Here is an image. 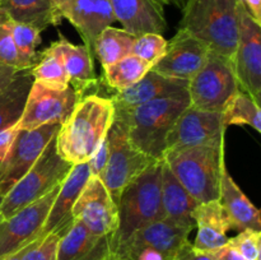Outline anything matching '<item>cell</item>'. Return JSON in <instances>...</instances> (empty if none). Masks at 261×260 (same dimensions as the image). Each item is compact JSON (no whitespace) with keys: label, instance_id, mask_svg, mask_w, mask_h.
I'll return each mask as SVG.
<instances>
[{"label":"cell","instance_id":"obj_24","mask_svg":"<svg viewBox=\"0 0 261 260\" xmlns=\"http://www.w3.org/2000/svg\"><path fill=\"white\" fill-rule=\"evenodd\" d=\"M219 200L231 219L232 229L261 231L260 211L247 199L244 191L234 183L227 168H224L222 173Z\"/></svg>","mask_w":261,"mask_h":260},{"label":"cell","instance_id":"obj_46","mask_svg":"<svg viewBox=\"0 0 261 260\" xmlns=\"http://www.w3.org/2000/svg\"><path fill=\"white\" fill-rule=\"evenodd\" d=\"M158 3H161V4L162 5H168L170 4V3H168V0H157Z\"/></svg>","mask_w":261,"mask_h":260},{"label":"cell","instance_id":"obj_12","mask_svg":"<svg viewBox=\"0 0 261 260\" xmlns=\"http://www.w3.org/2000/svg\"><path fill=\"white\" fill-rule=\"evenodd\" d=\"M233 68L241 91L260 102L261 97V24L256 23L241 2L239 42Z\"/></svg>","mask_w":261,"mask_h":260},{"label":"cell","instance_id":"obj_4","mask_svg":"<svg viewBox=\"0 0 261 260\" xmlns=\"http://www.w3.org/2000/svg\"><path fill=\"white\" fill-rule=\"evenodd\" d=\"M162 161L152 163L122 190L117 200L119 224L110 239V254L135 232L165 218L161 201Z\"/></svg>","mask_w":261,"mask_h":260},{"label":"cell","instance_id":"obj_17","mask_svg":"<svg viewBox=\"0 0 261 260\" xmlns=\"http://www.w3.org/2000/svg\"><path fill=\"white\" fill-rule=\"evenodd\" d=\"M60 14L78 31L92 56L99 33L116 20L110 0H66Z\"/></svg>","mask_w":261,"mask_h":260},{"label":"cell","instance_id":"obj_31","mask_svg":"<svg viewBox=\"0 0 261 260\" xmlns=\"http://www.w3.org/2000/svg\"><path fill=\"white\" fill-rule=\"evenodd\" d=\"M222 115L226 126L249 125L257 133L261 132L260 102L241 89L232 97Z\"/></svg>","mask_w":261,"mask_h":260},{"label":"cell","instance_id":"obj_15","mask_svg":"<svg viewBox=\"0 0 261 260\" xmlns=\"http://www.w3.org/2000/svg\"><path fill=\"white\" fill-rule=\"evenodd\" d=\"M209 48L188 31L178 28L176 35L167 42L165 55L152 70L171 78L190 81L204 65Z\"/></svg>","mask_w":261,"mask_h":260},{"label":"cell","instance_id":"obj_43","mask_svg":"<svg viewBox=\"0 0 261 260\" xmlns=\"http://www.w3.org/2000/svg\"><path fill=\"white\" fill-rule=\"evenodd\" d=\"M23 251H24V247H23L22 250H19V251L14 252V254L8 255V256H5V257H2L0 260H20V259H22Z\"/></svg>","mask_w":261,"mask_h":260},{"label":"cell","instance_id":"obj_34","mask_svg":"<svg viewBox=\"0 0 261 260\" xmlns=\"http://www.w3.org/2000/svg\"><path fill=\"white\" fill-rule=\"evenodd\" d=\"M64 233L63 231H51L45 236H38L24 247L20 260H56L59 242Z\"/></svg>","mask_w":261,"mask_h":260},{"label":"cell","instance_id":"obj_21","mask_svg":"<svg viewBox=\"0 0 261 260\" xmlns=\"http://www.w3.org/2000/svg\"><path fill=\"white\" fill-rule=\"evenodd\" d=\"M194 222L198 227L193 246L200 251H211L228 242L227 232L232 229L231 219L221 200L200 203L193 213Z\"/></svg>","mask_w":261,"mask_h":260},{"label":"cell","instance_id":"obj_39","mask_svg":"<svg viewBox=\"0 0 261 260\" xmlns=\"http://www.w3.org/2000/svg\"><path fill=\"white\" fill-rule=\"evenodd\" d=\"M18 132L19 130L17 129V125H13V126L0 132V163L3 162L5 155L8 154V152L12 148L13 143H14L15 138H17Z\"/></svg>","mask_w":261,"mask_h":260},{"label":"cell","instance_id":"obj_28","mask_svg":"<svg viewBox=\"0 0 261 260\" xmlns=\"http://www.w3.org/2000/svg\"><path fill=\"white\" fill-rule=\"evenodd\" d=\"M135 37L122 28L107 27L94 42V56L99 59L102 68L112 65L132 54Z\"/></svg>","mask_w":261,"mask_h":260},{"label":"cell","instance_id":"obj_19","mask_svg":"<svg viewBox=\"0 0 261 260\" xmlns=\"http://www.w3.org/2000/svg\"><path fill=\"white\" fill-rule=\"evenodd\" d=\"M91 177L88 163L73 165L66 177L60 184L56 198L54 200L40 236L50 233L51 231L66 232L73 224V205L83 190L84 185Z\"/></svg>","mask_w":261,"mask_h":260},{"label":"cell","instance_id":"obj_3","mask_svg":"<svg viewBox=\"0 0 261 260\" xmlns=\"http://www.w3.org/2000/svg\"><path fill=\"white\" fill-rule=\"evenodd\" d=\"M241 0H189L180 27L213 53L233 61L239 42Z\"/></svg>","mask_w":261,"mask_h":260},{"label":"cell","instance_id":"obj_1","mask_svg":"<svg viewBox=\"0 0 261 260\" xmlns=\"http://www.w3.org/2000/svg\"><path fill=\"white\" fill-rule=\"evenodd\" d=\"M114 119L109 97L86 94L79 98L55 137L59 155L71 165L87 162L106 139Z\"/></svg>","mask_w":261,"mask_h":260},{"label":"cell","instance_id":"obj_25","mask_svg":"<svg viewBox=\"0 0 261 260\" xmlns=\"http://www.w3.org/2000/svg\"><path fill=\"white\" fill-rule=\"evenodd\" d=\"M161 201L165 218L184 224L195 227L193 213L198 201L186 191L170 170L165 161H162V177H161Z\"/></svg>","mask_w":261,"mask_h":260},{"label":"cell","instance_id":"obj_26","mask_svg":"<svg viewBox=\"0 0 261 260\" xmlns=\"http://www.w3.org/2000/svg\"><path fill=\"white\" fill-rule=\"evenodd\" d=\"M0 15L33 25L41 32L47 27H58L63 20L51 0H0Z\"/></svg>","mask_w":261,"mask_h":260},{"label":"cell","instance_id":"obj_44","mask_svg":"<svg viewBox=\"0 0 261 260\" xmlns=\"http://www.w3.org/2000/svg\"><path fill=\"white\" fill-rule=\"evenodd\" d=\"M168 3L172 5H175V7H177L180 10H182L184 7H185V3H184V0H168Z\"/></svg>","mask_w":261,"mask_h":260},{"label":"cell","instance_id":"obj_47","mask_svg":"<svg viewBox=\"0 0 261 260\" xmlns=\"http://www.w3.org/2000/svg\"><path fill=\"white\" fill-rule=\"evenodd\" d=\"M2 200H3V194L0 193V204H2Z\"/></svg>","mask_w":261,"mask_h":260},{"label":"cell","instance_id":"obj_6","mask_svg":"<svg viewBox=\"0 0 261 260\" xmlns=\"http://www.w3.org/2000/svg\"><path fill=\"white\" fill-rule=\"evenodd\" d=\"M55 137L46 145L42 154L38 157L30 171L3 196L0 204V221L42 198L60 185L66 177L73 165L59 155Z\"/></svg>","mask_w":261,"mask_h":260},{"label":"cell","instance_id":"obj_18","mask_svg":"<svg viewBox=\"0 0 261 260\" xmlns=\"http://www.w3.org/2000/svg\"><path fill=\"white\" fill-rule=\"evenodd\" d=\"M115 19L134 37L167 30L165 5L157 0H110Z\"/></svg>","mask_w":261,"mask_h":260},{"label":"cell","instance_id":"obj_13","mask_svg":"<svg viewBox=\"0 0 261 260\" xmlns=\"http://www.w3.org/2000/svg\"><path fill=\"white\" fill-rule=\"evenodd\" d=\"M59 129L60 124H50L18 132L12 148L0 163V193L3 196L35 165Z\"/></svg>","mask_w":261,"mask_h":260},{"label":"cell","instance_id":"obj_22","mask_svg":"<svg viewBox=\"0 0 261 260\" xmlns=\"http://www.w3.org/2000/svg\"><path fill=\"white\" fill-rule=\"evenodd\" d=\"M109 255V237L92 233L82 222L74 219L59 242L56 260H107Z\"/></svg>","mask_w":261,"mask_h":260},{"label":"cell","instance_id":"obj_41","mask_svg":"<svg viewBox=\"0 0 261 260\" xmlns=\"http://www.w3.org/2000/svg\"><path fill=\"white\" fill-rule=\"evenodd\" d=\"M254 20L261 24V0H241Z\"/></svg>","mask_w":261,"mask_h":260},{"label":"cell","instance_id":"obj_7","mask_svg":"<svg viewBox=\"0 0 261 260\" xmlns=\"http://www.w3.org/2000/svg\"><path fill=\"white\" fill-rule=\"evenodd\" d=\"M240 91L233 61L209 51L204 65L189 81L190 106L211 112H223Z\"/></svg>","mask_w":261,"mask_h":260},{"label":"cell","instance_id":"obj_35","mask_svg":"<svg viewBox=\"0 0 261 260\" xmlns=\"http://www.w3.org/2000/svg\"><path fill=\"white\" fill-rule=\"evenodd\" d=\"M0 65L8 66L17 71L31 69L18 53L3 15H0Z\"/></svg>","mask_w":261,"mask_h":260},{"label":"cell","instance_id":"obj_27","mask_svg":"<svg viewBox=\"0 0 261 260\" xmlns=\"http://www.w3.org/2000/svg\"><path fill=\"white\" fill-rule=\"evenodd\" d=\"M32 83L30 70H20L0 92V132L15 125L20 119Z\"/></svg>","mask_w":261,"mask_h":260},{"label":"cell","instance_id":"obj_2","mask_svg":"<svg viewBox=\"0 0 261 260\" xmlns=\"http://www.w3.org/2000/svg\"><path fill=\"white\" fill-rule=\"evenodd\" d=\"M190 106L189 94L154 99L125 112H115V121L126 133L127 139L140 152L162 161L166 139L181 112Z\"/></svg>","mask_w":261,"mask_h":260},{"label":"cell","instance_id":"obj_37","mask_svg":"<svg viewBox=\"0 0 261 260\" xmlns=\"http://www.w3.org/2000/svg\"><path fill=\"white\" fill-rule=\"evenodd\" d=\"M109 139L103 140L101 143V145L98 147V149L92 154V157L87 161L88 163V168L89 172H91V176H99L101 172L103 171L105 166H106L107 162V157H109Z\"/></svg>","mask_w":261,"mask_h":260},{"label":"cell","instance_id":"obj_29","mask_svg":"<svg viewBox=\"0 0 261 260\" xmlns=\"http://www.w3.org/2000/svg\"><path fill=\"white\" fill-rule=\"evenodd\" d=\"M150 69L152 65L130 54L117 63L103 68V82L115 92L124 91L139 82Z\"/></svg>","mask_w":261,"mask_h":260},{"label":"cell","instance_id":"obj_32","mask_svg":"<svg viewBox=\"0 0 261 260\" xmlns=\"http://www.w3.org/2000/svg\"><path fill=\"white\" fill-rule=\"evenodd\" d=\"M4 18L5 24H7L18 53L22 56L23 60L28 64V66L32 68L38 59V53L36 51V47L41 43V31L33 25L15 22L7 17Z\"/></svg>","mask_w":261,"mask_h":260},{"label":"cell","instance_id":"obj_33","mask_svg":"<svg viewBox=\"0 0 261 260\" xmlns=\"http://www.w3.org/2000/svg\"><path fill=\"white\" fill-rule=\"evenodd\" d=\"M167 41L160 33H145L135 37L132 47L133 55L138 56L149 65H155L165 55Z\"/></svg>","mask_w":261,"mask_h":260},{"label":"cell","instance_id":"obj_30","mask_svg":"<svg viewBox=\"0 0 261 260\" xmlns=\"http://www.w3.org/2000/svg\"><path fill=\"white\" fill-rule=\"evenodd\" d=\"M33 82L53 89H65L70 87L68 74L60 55L51 46L38 54L35 65L30 69Z\"/></svg>","mask_w":261,"mask_h":260},{"label":"cell","instance_id":"obj_10","mask_svg":"<svg viewBox=\"0 0 261 260\" xmlns=\"http://www.w3.org/2000/svg\"><path fill=\"white\" fill-rule=\"evenodd\" d=\"M78 102L71 87L53 89L33 82L25 99L22 116L18 120V130H33L43 125L63 124Z\"/></svg>","mask_w":261,"mask_h":260},{"label":"cell","instance_id":"obj_40","mask_svg":"<svg viewBox=\"0 0 261 260\" xmlns=\"http://www.w3.org/2000/svg\"><path fill=\"white\" fill-rule=\"evenodd\" d=\"M205 252H208L214 260H245L244 256L233 246H231L228 242L226 245H223V246L218 247V249H214Z\"/></svg>","mask_w":261,"mask_h":260},{"label":"cell","instance_id":"obj_23","mask_svg":"<svg viewBox=\"0 0 261 260\" xmlns=\"http://www.w3.org/2000/svg\"><path fill=\"white\" fill-rule=\"evenodd\" d=\"M193 229V227L184 226L168 218H163L135 232L121 245H143L153 247L170 260L172 255L189 241V235Z\"/></svg>","mask_w":261,"mask_h":260},{"label":"cell","instance_id":"obj_20","mask_svg":"<svg viewBox=\"0 0 261 260\" xmlns=\"http://www.w3.org/2000/svg\"><path fill=\"white\" fill-rule=\"evenodd\" d=\"M59 36L60 38L50 46L60 55L68 74L69 84L79 99L98 84L93 66V56L84 45H74L61 33Z\"/></svg>","mask_w":261,"mask_h":260},{"label":"cell","instance_id":"obj_5","mask_svg":"<svg viewBox=\"0 0 261 260\" xmlns=\"http://www.w3.org/2000/svg\"><path fill=\"white\" fill-rule=\"evenodd\" d=\"M162 161L199 204L219 200L222 173L226 168L224 145L168 152Z\"/></svg>","mask_w":261,"mask_h":260},{"label":"cell","instance_id":"obj_48","mask_svg":"<svg viewBox=\"0 0 261 260\" xmlns=\"http://www.w3.org/2000/svg\"><path fill=\"white\" fill-rule=\"evenodd\" d=\"M189 2V0H184V3H185V5H186V3H188Z\"/></svg>","mask_w":261,"mask_h":260},{"label":"cell","instance_id":"obj_8","mask_svg":"<svg viewBox=\"0 0 261 260\" xmlns=\"http://www.w3.org/2000/svg\"><path fill=\"white\" fill-rule=\"evenodd\" d=\"M107 139L110 147L109 157L98 177L115 203H117L122 190L157 161L137 149L127 139L121 125L115 120L109 130Z\"/></svg>","mask_w":261,"mask_h":260},{"label":"cell","instance_id":"obj_45","mask_svg":"<svg viewBox=\"0 0 261 260\" xmlns=\"http://www.w3.org/2000/svg\"><path fill=\"white\" fill-rule=\"evenodd\" d=\"M51 2L54 3V5H55V7L59 9V12H60V8L63 7V4L66 2V0H51Z\"/></svg>","mask_w":261,"mask_h":260},{"label":"cell","instance_id":"obj_16","mask_svg":"<svg viewBox=\"0 0 261 260\" xmlns=\"http://www.w3.org/2000/svg\"><path fill=\"white\" fill-rule=\"evenodd\" d=\"M189 81L162 75L150 69L139 82L124 91L115 92L111 97L115 112H125L149 101L167 97L186 96Z\"/></svg>","mask_w":261,"mask_h":260},{"label":"cell","instance_id":"obj_36","mask_svg":"<svg viewBox=\"0 0 261 260\" xmlns=\"http://www.w3.org/2000/svg\"><path fill=\"white\" fill-rule=\"evenodd\" d=\"M228 244L233 246L245 260H261V231H240L237 236L228 239Z\"/></svg>","mask_w":261,"mask_h":260},{"label":"cell","instance_id":"obj_14","mask_svg":"<svg viewBox=\"0 0 261 260\" xmlns=\"http://www.w3.org/2000/svg\"><path fill=\"white\" fill-rule=\"evenodd\" d=\"M73 218L92 233L111 239L119 224L117 205L98 176H91L73 205Z\"/></svg>","mask_w":261,"mask_h":260},{"label":"cell","instance_id":"obj_11","mask_svg":"<svg viewBox=\"0 0 261 260\" xmlns=\"http://www.w3.org/2000/svg\"><path fill=\"white\" fill-rule=\"evenodd\" d=\"M59 188L0 221V259L19 251L40 236Z\"/></svg>","mask_w":261,"mask_h":260},{"label":"cell","instance_id":"obj_9","mask_svg":"<svg viewBox=\"0 0 261 260\" xmlns=\"http://www.w3.org/2000/svg\"><path fill=\"white\" fill-rule=\"evenodd\" d=\"M226 129L222 112L186 107L168 133L165 154L193 147H221Z\"/></svg>","mask_w":261,"mask_h":260},{"label":"cell","instance_id":"obj_38","mask_svg":"<svg viewBox=\"0 0 261 260\" xmlns=\"http://www.w3.org/2000/svg\"><path fill=\"white\" fill-rule=\"evenodd\" d=\"M170 260H214L208 252L195 249L190 241L184 244Z\"/></svg>","mask_w":261,"mask_h":260},{"label":"cell","instance_id":"obj_42","mask_svg":"<svg viewBox=\"0 0 261 260\" xmlns=\"http://www.w3.org/2000/svg\"><path fill=\"white\" fill-rule=\"evenodd\" d=\"M17 73L18 71L14 70V69L0 65V92L12 82V79L14 78V75Z\"/></svg>","mask_w":261,"mask_h":260}]
</instances>
